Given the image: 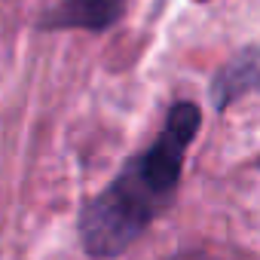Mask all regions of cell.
<instances>
[{
    "label": "cell",
    "instance_id": "2",
    "mask_svg": "<svg viewBox=\"0 0 260 260\" xmlns=\"http://www.w3.org/2000/svg\"><path fill=\"white\" fill-rule=\"evenodd\" d=\"M122 13L119 0H64L52 13L49 25L58 28H89V31H104L113 25Z\"/></svg>",
    "mask_w": 260,
    "mask_h": 260
},
{
    "label": "cell",
    "instance_id": "1",
    "mask_svg": "<svg viewBox=\"0 0 260 260\" xmlns=\"http://www.w3.org/2000/svg\"><path fill=\"white\" fill-rule=\"evenodd\" d=\"M169 196H162L159 190H153L141 172L135 169V162H128L119 178L98 193L86 211H83V245L92 257H116L132 245L144 226L162 211Z\"/></svg>",
    "mask_w": 260,
    "mask_h": 260
}]
</instances>
